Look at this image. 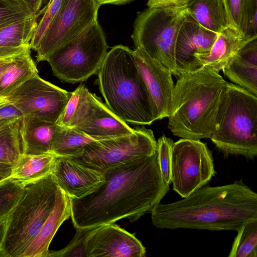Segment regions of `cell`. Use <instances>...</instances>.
I'll return each instance as SVG.
<instances>
[{
    "label": "cell",
    "mask_w": 257,
    "mask_h": 257,
    "mask_svg": "<svg viewBox=\"0 0 257 257\" xmlns=\"http://www.w3.org/2000/svg\"><path fill=\"white\" fill-rule=\"evenodd\" d=\"M104 181L80 198H69L76 229H87L127 218L136 221L151 212L169 191L160 170L157 151L106 170Z\"/></svg>",
    "instance_id": "obj_1"
},
{
    "label": "cell",
    "mask_w": 257,
    "mask_h": 257,
    "mask_svg": "<svg viewBox=\"0 0 257 257\" xmlns=\"http://www.w3.org/2000/svg\"><path fill=\"white\" fill-rule=\"evenodd\" d=\"M151 213L153 224L160 229L237 231L257 219V194L242 181L204 185L182 200L159 202Z\"/></svg>",
    "instance_id": "obj_2"
},
{
    "label": "cell",
    "mask_w": 257,
    "mask_h": 257,
    "mask_svg": "<svg viewBox=\"0 0 257 257\" xmlns=\"http://www.w3.org/2000/svg\"><path fill=\"white\" fill-rule=\"evenodd\" d=\"M227 82L207 68L181 73L173 89L168 127L184 139H210Z\"/></svg>",
    "instance_id": "obj_3"
},
{
    "label": "cell",
    "mask_w": 257,
    "mask_h": 257,
    "mask_svg": "<svg viewBox=\"0 0 257 257\" xmlns=\"http://www.w3.org/2000/svg\"><path fill=\"white\" fill-rule=\"evenodd\" d=\"M96 83L105 105L125 122L146 125L154 120L148 91L135 62L134 50L117 45L107 52Z\"/></svg>",
    "instance_id": "obj_4"
},
{
    "label": "cell",
    "mask_w": 257,
    "mask_h": 257,
    "mask_svg": "<svg viewBox=\"0 0 257 257\" xmlns=\"http://www.w3.org/2000/svg\"><path fill=\"white\" fill-rule=\"evenodd\" d=\"M210 139L225 157L253 160L257 156V96L227 82Z\"/></svg>",
    "instance_id": "obj_5"
},
{
    "label": "cell",
    "mask_w": 257,
    "mask_h": 257,
    "mask_svg": "<svg viewBox=\"0 0 257 257\" xmlns=\"http://www.w3.org/2000/svg\"><path fill=\"white\" fill-rule=\"evenodd\" d=\"M59 189L52 173L24 185L8 216L0 257H21L52 212Z\"/></svg>",
    "instance_id": "obj_6"
},
{
    "label": "cell",
    "mask_w": 257,
    "mask_h": 257,
    "mask_svg": "<svg viewBox=\"0 0 257 257\" xmlns=\"http://www.w3.org/2000/svg\"><path fill=\"white\" fill-rule=\"evenodd\" d=\"M107 49L105 34L97 20L56 50L47 61L56 77L74 84L97 73Z\"/></svg>",
    "instance_id": "obj_7"
},
{
    "label": "cell",
    "mask_w": 257,
    "mask_h": 257,
    "mask_svg": "<svg viewBox=\"0 0 257 257\" xmlns=\"http://www.w3.org/2000/svg\"><path fill=\"white\" fill-rule=\"evenodd\" d=\"M186 8H148L138 13L132 35L134 46L167 67L176 77L175 43Z\"/></svg>",
    "instance_id": "obj_8"
},
{
    "label": "cell",
    "mask_w": 257,
    "mask_h": 257,
    "mask_svg": "<svg viewBox=\"0 0 257 257\" xmlns=\"http://www.w3.org/2000/svg\"><path fill=\"white\" fill-rule=\"evenodd\" d=\"M156 151L157 141L153 131L141 127L135 128L128 135L94 141L87 145L79 155L67 158L103 173Z\"/></svg>",
    "instance_id": "obj_9"
},
{
    "label": "cell",
    "mask_w": 257,
    "mask_h": 257,
    "mask_svg": "<svg viewBox=\"0 0 257 257\" xmlns=\"http://www.w3.org/2000/svg\"><path fill=\"white\" fill-rule=\"evenodd\" d=\"M215 174L212 155L206 144L184 138L173 143L171 183L173 190L182 198L206 185Z\"/></svg>",
    "instance_id": "obj_10"
},
{
    "label": "cell",
    "mask_w": 257,
    "mask_h": 257,
    "mask_svg": "<svg viewBox=\"0 0 257 257\" xmlns=\"http://www.w3.org/2000/svg\"><path fill=\"white\" fill-rule=\"evenodd\" d=\"M99 9L96 0H63L38 44L37 62L47 61L56 50L97 20Z\"/></svg>",
    "instance_id": "obj_11"
},
{
    "label": "cell",
    "mask_w": 257,
    "mask_h": 257,
    "mask_svg": "<svg viewBox=\"0 0 257 257\" xmlns=\"http://www.w3.org/2000/svg\"><path fill=\"white\" fill-rule=\"evenodd\" d=\"M36 74L14 90L6 99L24 116L57 123L71 95Z\"/></svg>",
    "instance_id": "obj_12"
},
{
    "label": "cell",
    "mask_w": 257,
    "mask_h": 257,
    "mask_svg": "<svg viewBox=\"0 0 257 257\" xmlns=\"http://www.w3.org/2000/svg\"><path fill=\"white\" fill-rule=\"evenodd\" d=\"M134 56L148 91L154 121L168 117L174 87L171 71L140 48L134 50Z\"/></svg>",
    "instance_id": "obj_13"
},
{
    "label": "cell",
    "mask_w": 257,
    "mask_h": 257,
    "mask_svg": "<svg viewBox=\"0 0 257 257\" xmlns=\"http://www.w3.org/2000/svg\"><path fill=\"white\" fill-rule=\"evenodd\" d=\"M146 248L134 234L114 223L97 226L88 237L86 257H142Z\"/></svg>",
    "instance_id": "obj_14"
},
{
    "label": "cell",
    "mask_w": 257,
    "mask_h": 257,
    "mask_svg": "<svg viewBox=\"0 0 257 257\" xmlns=\"http://www.w3.org/2000/svg\"><path fill=\"white\" fill-rule=\"evenodd\" d=\"M217 35L186 15L179 28L175 43V64L179 75L194 71V55L208 53Z\"/></svg>",
    "instance_id": "obj_15"
},
{
    "label": "cell",
    "mask_w": 257,
    "mask_h": 257,
    "mask_svg": "<svg viewBox=\"0 0 257 257\" xmlns=\"http://www.w3.org/2000/svg\"><path fill=\"white\" fill-rule=\"evenodd\" d=\"M52 174L70 199L91 193L104 181L103 173L64 157H57Z\"/></svg>",
    "instance_id": "obj_16"
},
{
    "label": "cell",
    "mask_w": 257,
    "mask_h": 257,
    "mask_svg": "<svg viewBox=\"0 0 257 257\" xmlns=\"http://www.w3.org/2000/svg\"><path fill=\"white\" fill-rule=\"evenodd\" d=\"M255 38L257 35L244 37L233 28L227 27L217 33L208 53L194 55V71L205 67L219 73L248 42Z\"/></svg>",
    "instance_id": "obj_17"
},
{
    "label": "cell",
    "mask_w": 257,
    "mask_h": 257,
    "mask_svg": "<svg viewBox=\"0 0 257 257\" xmlns=\"http://www.w3.org/2000/svg\"><path fill=\"white\" fill-rule=\"evenodd\" d=\"M74 128L89 137L99 140L128 135L134 131V129L110 111L99 98L85 120Z\"/></svg>",
    "instance_id": "obj_18"
},
{
    "label": "cell",
    "mask_w": 257,
    "mask_h": 257,
    "mask_svg": "<svg viewBox=\"0 0 257 257\" xmlns=\"http://www.w3.org/2000/svg\"><path fill=\"white\" fill-rule=\"evenodd\" d=\"M71 217L69 198L60 188L55 206L21 257H47L49 247L61 225Z\"/></svg>",
    "instance_id": "obj_19"
},
{
    "label": "cell",
    "mask_w": 257,
    "mask_h": 257,
    "mask_svg": "<svg viewBox=\"0 0 257 257\" xmlns=\"http://www.w3.org/2000/svg\"><path fill=\"white\" fill-rule=\"evenodd\" d=\"M222 71L234 84L257 96V38L248 42Z\"/></svg>",
    "instance_id": "obj_20"
},
{
    "label": "cell",
    "mask_w": 257,
    "mask_h": 257,
    "mask_svg": "<svg viewBox=\"0 0 257 257\" xmlns=\"http://www.w3.org/2000/svg\"><path fill=\"white\" fill-rule=\"evenodd\" d=\"M57 123L25 115L21 119L20 134L23 153L27 155L52 153L53 137L60 127Z\"/></svg>",
    "instance_id": "obj_21"
},
{
    "label": "cell",
    "mask_w": 257,
    "mask_h": 257,
    "mask_svg": "<svg viewBox=\"0 0 257 257\" xmlns=\"http://www.w3.org/2000/svg\"><path fill=\"white\" fill-rule=\"evenodd\" d=\"M38 19L33 15L0 27V59L18 54L29 46Z\"/></svg>",
    "instance_id": "obj_22"
},
{
    "label": "cell",
    "mask_w": 257,
    "mask_h": 257,
    "mask_svg": "<svg viewBox=\"0 0 257 257\" xmlns=\"http://www.w3.org/2000/svg\"><path fill=\"white\" fill-rule=\"evenodd\" d=\"M187 14L201 26L216 34L229 27L221 0H190Z\"/></svg>",
    "instance_id": "obj_23"
},
{
    "label": "cell",
    "mask_w": 257,
    "mask_h": 257,
    "mask_svg": "<svg viewBox=\"0 0 257 257\" xmlns=\"http://www.w3.org/2000/svg\"><path fill=\"white\" fill-rule=\"evenodd\" d=\"M38 74L30 46L15 55L0 79V98L6 99L19 86Z\"/></svg>",
    "instance_id": "obj_24"
},
{
    "label": "cell",
    "mask_w": 257,
    "mask_h": 257,
    "mask_svg": "<svg viewBox=\"0 0 257 257\" xmlns=\"http://www.w3.org/2000/svg\"><path fill=\"white\" fill-rule=\"evenodd\" d=\"M57 157L53 153L23 154L14 166L10 178L24 186L52 173Z\"/></svg>",
    "instance_id": "obj_25"
},
{
    "label": "cell",
    "mask_w": 257,
    "mask_h": 257,
    "mask_svg": "<svg viewBox=\"0 0 257 257\" xmlns=\"http://www.w3.org/2000/svg\"><path fill=\"white\" fill-rule=\"evenodd\" d=\"M230 27L244 36L257 30V0H221Z\"/></svg>",
    "instance_id": "obj_26"
},
{
    "label": "cell",
    "mask_w": 257,
    "mask_h": 257,
    "mask_svg": "<svg viewBox=\"0 0 257 257\" xmlns=\"http://www.w3.org/2000/svg\"><path fill=\"white\" fill-rule=\"evenodd\" d=\"M99 140L87 136L74 127L60 126L52 142L51 152L57 157L79 155L88 144Z\"/></svg>",
    "instance_id": "obj_27"
},
{
    "label": "cell",
    "mask_w": 257,
    "mask_h": 257,
    "mask_svg": "<svg viewBox=\"0 0 257 257\" xmlns=\"http://www.w3.org/2000/svg\"><path fill=\"white\" fill-rule=\"evenodd\" d=\"M95 95L84 84L79 85L72 92L57 124L63 127H76L81 121Z\"/></svg>",
    "instance_id": "obj_28"
},
{
    "label": "cell",
    "mask_w": 257,
    "mask_h": 257,
    "mask_svg": "<svg viewBox=\"0 0 257 257\" xmlns=\"http://www.w3.org/2000/svg\"><path fill=\"white\" fill-rule=\"evenodd\" d=\"M21 118L0 130V162L14 167L23 154L20 134Z\"/></svg>",
    "instance_id": "obj_29"
},
{
    "label": "cell",
    "mask_w": 257,
    "mask_h": 257,
    "mask_svg": "<svg viewBox=\"0 0 257 257\" xmlns=\"http://www.w3.org/2000/svg\"><path fill=\"white\" fill-rule=\"evenodd\" d=\"M229 257L257 256V219L245 222L237 231Z\"/></svg>",
    "instance_id": "obj_30"
},
{
    "label": "cell",
    "mask_w": 257,
    "mask_h": 257,
    "mask_svg": "<svg viewBox=\"0 0 257 257\" xmlns=\"http://www.w3.org/2000/svg\"><path fill=\"white\" fill-rule=\"evenodd\" d=\"M24 186L10 178L0 182V221L7 218L19 200Z\"/></svg>",
    "instance_id": "obj_31"
},
{
    "label": "cell",
    "mask_w": 257,
    "mask_h": 257,
    "mask_svg": "<svg viewBox=\"0 0 257 257\" xmlns=\"http://www.w3.org/2000/svg\"><path fill=\"white\" fill-rule=\"evenodd\" d=\"M63 0H49L46 6L36 15L38 22L29 46L30 49L36 50L38 44L49 25L59 11Z\"/></svg>",
    "instance_id": "obj_32"
},
{
    "label": "cell",
    "mask_w": 257,
    "mask_h": 257,
    "mask_svg": "<svg viewBox=\"0 0 257 257\" xmlns=\"http://www.w3.org/2000/svg\"><path fill=\"white\" fill-rule=\"evenodd\" d=\"M96 227L76 229L73 239L67 246L58 250H49L47 257H86L85 246L87 240Z\"/></svg>",
    "instance_id": "obj_33"
},
{
    "label": "cell",
    "mask_w": 257,
    "mask_h": 257,
    "mask_svg": "<svg viewBox=\"0 0 257 257\" xmlns=\"http://www.w3.org/2000/svg\"><path fill=\"white\" fill-rule=\"evenodd\" d=\"M33 15L22 1L0 0V27Z\"/></svg>",
    "instance_id": "obj_34"
},
{
    "label": "cell",
    "mask_w": 257,
    "mask_h": 257,
    "mask_svg": "<svg viewBox=\"0 0 257 257\" xmlns=\"http://www.w3.org/2000/svg\"><path fill=\"white\" fill-rule=\"evenodd\" d=\"M173 141L163 135L157 142L158 162L165 184H171V151Z\"/></svg>",
    "instance_id": "obj_35"
},
{
    "label": "cell",
    "mask_w": 257,
    "mask_h": 257,
    "mask_svg": "<svg viewBox=\"0 0 257 257\" xmlns=\"http://www.w3.org/2000/svg\"><path fill=\"white\" fill-rule=\"evenodd\" d=\"M190 0H148V8H186Z\"/></svg>",
    "instance_id": "obj_36"
},
{
    "label": "cell",
    "mask_w": 257,
    "mask_h": 257,
    "mask_svg": "<svg viewBox=\"0 0 257 257\" xmlns=\"http://www.w3.org/2000/svg\"><path fill=\"white\" fill-rule=\"evenodd\" d=\"M23 116L19 109L9 101L0 106V120L18 119Z\"/></svg>",
    "instance_id": "obj_37"
},
{
    "label": "cell",
    "mask_w": 257,
    "mask_h": 257,
    "mask_svg": "<svg viewBox=\"0 0 257 257\" xmlns=\"http://www.w3.org/2000/svg\"><path fill=\"white\" fill-rule=\"evenodd\" d=\"M29 8V9L36 15L40 11L44 3L46 0H21Z\"/></svg>",
    "instance_id": "obj_38"
},
{
    "label": "cell",
    "mask_w": 257,
    "mask_h": 257,
    "mask_svg": "<svg viewBox=\"0 0 257 257\" xmlns=\"http://www.w3.org/2000/svg\"><path fill=\"white\" fill-rule=\"evenodd\" d=\"M14 166L9 164L0 162V177L8 179L10 177Z\"/></svg>",
    "instance_id": "obj_39"
},
{
    "label": "cell",
    "mask_w": 257,
    "mask_h": 257,
    "mask_svg": "<svg viewBox=\"0 0 257 257\" xmlns=\"http://www.w3.org/2000/svg\"><path fill=\"white\" fill-rule=\"evenodd\" d=\"M135 0H96L97 7L99 8L100 6L106 5H121L128 4Z\"/></svg>",
    "instance_id": "obj_40"
},
{
    "label": "cell",
    "mask_w": 257,
    "mask_h": 257,
    "mask_svg": "<svg viewBox=\"0 0 257 257\" xmlns=\"http://www.w3.org/2000/svg\"><path fill=\"white\" fill-rule=\"evenodd\" d=\"M14 56L15 55L0 59V79L10 65Z\"/></svg>",
    "instance_id": "obj_41"
},
{
    "label": "cell",
    "mask_w": 257,
    "mask_h": 257,
    "mask_svg": "<svg viewBox=\"0 0 257 257\" xmlns=\"http://www.w3.org/2000/svg\"><path fill=\"white\" fill-rule=\"evenodd\" d=\"M7 219L0 221V247L3 243L6 233Z\"/></svg>",
    "instance_id": "obj_42"
},
{
    "label": "cell",
    "mask_w": 257,
    "mask_h": 257,
    "mask_svg": "<svg viewBox=\"0 0 257 257\" xmlns=\"http://www.w3.org/2000/svg\"><path fill=\"white\" fill-rule=\"evenodd\" d=\"M19 119V118H18ZM17 119H9L0 120V130Z\"/></svg>",
    "instance_id": "obj_43"
},
{
    "label": "cell",
    "mask_w": 257,
    "mask_h": 257,
    "mask_svg": "<svg viewBox=\"0 0 257 257\" xmlns=\"http://www.w3.org/2000/svg\"><path fill=\"white\" fill-rule=\"evenodd\" d=\"M8 101L5 98H0V106L6 103Z\"/></svg>",
    "instance_id": "obj_44"
},
{
    "label": "cell",
    "mask_w": 257,
    "mask_h": 257,
    "mask_svg": "<svg viewBox=\"0 0 257 257\" xmlns=\"http://www.w3.org/2000/svg\"><path fill=\"white\" fill-rule=\"evenodd\" d=\"M5 1H21V0H5Z\"/></svg>",
    "instance_id": "obj_45"
},
{
    "label": "cell",
    "mask_w": 257,
    "mask_h": 257,
    "mask_svg": "<svg viewBox=\"0 0 257 257\" xmlns=\"http://www.w3.org/2000/svg\"><path fill=\"white\" fill-rule=\"evenodd\" d=\"M5 179H6L3 178H2V177H0V182H1V181H2L3 180H5Z\"/></svg>",
    "instance_id": "obj_46"
}]
</instances>
